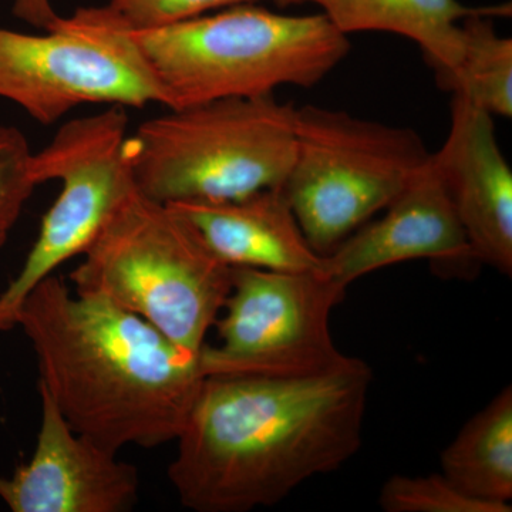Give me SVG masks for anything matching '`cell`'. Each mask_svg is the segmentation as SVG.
Listing matches in <instances>:
<instances>
[{"mask_svg":"<svg viewBox=\"0 0 512 512\" xmlns=\"http://www.w3.org/2000/svg\"><path fill=\"white\" fill-rule=\"evenodd\" d=\"M126 107L107 106L64 123L30 170L37 185L62 184L18 276L0 295V332L16 326L23 301L64 262L84 251L137 188L128 148Z\"/></svg>","mask_w":512,"mask_h":512,"instance_id":"cell-9","label":"cell"},{"mask_svg":"<svg viewBox=\"0 0 512 512\" xmlns=\"http://www.w3.org/2000/svg\"><path fill=\"white\" fill-rule=\"evenodd\" d=\"M441 473L470 497L512 510L511 386L471 417L444 448Z\"/></svg>","mask_w":512,"mask_h":512,"instance_id":"cell-15","label":"cell"},{"mask_svg":"<svg viewBox=\"0 0 512 512\" xmlns=\"http://www.w3.org/2000/svg\"><path fill=\"white\" fill-rule=\"evenodd\" d=\"M384 210L382 220L349 235L323 256V275L348 288L370 272L412 259L476 261L433 153Z\"/></svg>","mask_w":512,"mask_h":512,"instance_id":"cell-12","label":"cell"},{"mask_svg":"<svg viewBox=\"0 0 512 512\" xmlns=\"http://www.w3.org/2000/svg\"><path fill=\"white\" fill-rule=\"evenodd\" d=\"M380 508L386 512H511L461 491L443 473L427 477L392 476L382 485Z\"/></svg>","mask_w":512,"mask_h":512,"instance_id":"cell-17","label":"cell"},{"mask_svg":"<svg viewBox=\"0 0 512 512\" xmlns=\"http://www.w3.org/2000/svg\"><path fill=\"white\" fill-rule=\"evenodd\" d=\"M170 207L184 215L229 266L322 271L323 256L303 235L282 187L258 191L241 200L181 202Z\"/></svg>","mask_w":512,"mask_h":512,"instance_id":"cell-13","label":"cell"},{"mask_svg":"<svg viewBox=\"0 0 512 512\" xmlns=\"http://www.w3.org/2000/svg\"><path fill=\"white\" fill-rule=\"evenodd\" d=\"M43 35L0 28V99L37 123L83 104L168 109V97L130 29L106 6L77 10Z\"/></svg>","mask_w":512,"mask_h":512,"instance_id":"cell-7","label":"cell"},{"mask_svg":"<svg viewBox=\"0 0 512 512\" xmlns=\"http://www.w3.org/2000/svg\"><path fill=\"white\" fill-rule=\"evenodd\" d=\"M433 157L474 259L511 278L512 171L493 116L453 94L450 131Z\"/></svg>","mask_w":512,"mask_h":512,"instance_id":"cell-11","label":"cell"},{"mask_svg":"<svg viewBox=\"0 0 512 512\" xmlns=\"http://www.w3.org/2000/svg\"><path fill=\"white\" fill-rule=\"evenodd\" d=\"M16 325L35 350L39 389L76 433L113 453L180 436L205 379L200 355L56 275L29 293Z\"/></svg>","mask_w":512,"mask_h":512,"instance_id":"cell-2","label":"cell"},{"mask_svg":"<svg viewBox=\"0 0 512 512\" xmlns=\"http://www.w3.org/2000/svg\"><path fill=\"white\" fill-rule=\"evenodd\" d=\"M13 15L40 30L55 28L62 18L50 0H13Z\"/></svg>","mask_w":512,"mask_h":512,"instance_id":"cell-20","label":"cell"},{"mask_svg":"<svg viewBox=\"0 0 512 512\" xmlns=\"http://www.w3.org/2000/svg\"><path fill=\"white\" fill-rule=\"evenodd\" d=\"M130 33L167 93L168 109L312 87L350 50L349 36L322 13L282 15L254 3Z\"/></svg>","mask_w":512,"mask_h":512,"instance_id":"cell-3","label":"cell"},{"mask_svg":"<svg viewBox=\"0 0 512 512\" xmlns=\"http://www.w3.org/2000/svg\"><path fill=\"white\" fill-rule=\"evenodd\" d=\"M372 370L363 360L308 377L205 376L168 478L185 508L247 512L281 503L362 447Z\"/></svg>","mask_w":512,"mask_h":512,"instance_id":"cell-1","label":"cell"},{"mask_svg":"<svg viewBox=\"0 0 512 512\" xmlns=\"http://www.w3.org/2000/svg\"><path fill=\"white\" fill-rule=\"evenodd\" d=\"M281 8L313 3L345 36L386 32L419 45L437 77L457 66L463 50L461 22L478 13L505 15L507 8L471 9L458 0H274Z\"/></svg>","mask_w":512,"mask_h":512,"instance_id":"cell-14","label":"cell"},{"mask_svg":"<svg viewBox=\"0 0 512 512\" xmlns=\"http://www.w3.org/2000/svg\"><path fill=\"white\" fill-rule=\"evenodd\" d=\"M28 138L12 126H0V235H8L37 184Z\"/></svg>","mask_w":512,"mask_h":512,"instance_id":"cell-18","label":"cell"},{"mask_svg":"<svg viewBox=\"0 0 512 512\" xmlns=\"http://www.w3.org/2000/svg\"><path fill=\"white\" fill-rule=\"evenodd\" d=\"M6 239H8V235H0V251L5 247Z\"/></svg>","mask_w":512,"mask_h":512,"instance_id":"cell-21","label":"cell"},{"mask_svg":"<svg viewBox=\"0 0 512 512\" xmlns=\"http://www.w3.org/2000/svg\"><path fill=\"white\" fill-rule=\"evenodd\" d=\"M293 130L295 153L282 190L322 256L384 210L431 156L412 128L312 104L295 107Z\"/></svg>","mask_w":512,"mask_h":512,"instance_id":"cell-6","label":"cell"},{"mask_svg":"<svg viewBox=\"0 0 512 512\" xmlns=\"http://www.w3.org/2000/svg\"><path fill=\"white\" fill-rule=\"evenodd\" d=\"M73 291L106 299L200 355L220 318L232 266L170 205L134 190L70 274Z\"/></svg>","mask_w":512,"mask_h":512,"instance_id":"cell-4","label":"cell"},{"mask_svg":"<svg viewBox=\"0 0 512 512\" xmlns=\"http://www.w3.org/2000/svg\"><path fill=\"white\" fill-rule=\"evenodd\" d=\"M490 13L461 23L463 50L457 66L437 77L441 89L460 94L491 116H512V40L498 35Z\"/></svg>","mask_w":512,"mask_h":512,"instance_id":"cell-16","label":"cell"},{"mask_svg":"<svg viewBox=\"0 0 512 512\" xmlns=\"http://www.w3.org/2000/svg\"><path fill=\"white\" fill-rule=\"evenodd\" d=\"M258 0H109L107 9L130 29L164 28Z\"/></svg>","mask_w":512,"mask_h":512,"instance_id":"cell-19","label":"cell"},{"mask_svg":"<svg viewBox=\"0 0 512 512\" xmlns=\"http://www.w3.org/2000/svg\"><path fill=\"white\" fill-rule=\"evenodd\" d=\"M295 107L274 94L170 109L128 138L137 188L163 204L241 200L282 187Z\"/></svg>","mask_w":512,"mask_h":512,"instance_id":"cell-5","label":"cell"},{"mask_svg":"<svg viewBox=\"0 0 512 512\" xmlns=\"http://www.w3.org/2000/svg\"><path fill=\"white\" fill-rule=\"evenodd\" d=\"M346 286L322 272H281L232 266L218 343H205V376L308 377L336 372L356 357L343 355L330 333V313Z\"/></svg>","mask_w":512,"mask_h":512,"instance_id":"cell-8","label":"cell"},{"mask_svg":"<svg viewBox=\"0 0 512 512\" xmlns=\"http://www.w3.org/2000/svg\"><path fill=\"white\" fill-rule=\"evenodd\" d=\"M42 421L28 463L0 477L13 512H123L138 498L137 468L76 433L52 397L39 389Z\"/></svg>","mask_w":512,"mask_h":512,"instance_id":"cell-10","label":"cell"}]
</instances>
